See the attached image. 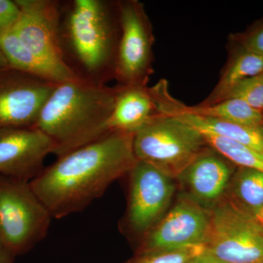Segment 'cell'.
<instances>
[{
    "label": "cell",
    "mask_w": 263,
    "mask_h": 263,
    "mask_svg": "<svg viewBox=\"0 0 263 263\" xmlns=\"http://www.w3.org/2000/svg\"><path fill=\"white\" fill-rule=\"evenodd\" d=\"M263 74V73H262Z\"/></svg>",
    "instance_id": "83f0119b"
},
{
    "label": "cell",
    "mask_w": 263,
    "mask_h": 263,
    "mask_svg": "<svg viewBox=\"0 0 263 263\" xmlns=\"http://www.w3.org/2000/svg\"><path fill=\"white\" fill-rule=\"evenodd\" d=\"M53 151L50 138L34 126L0 129V175L30 182Z\"/></svg>",
    "instance_id": "7c38bea8"
},
{
    "label": "cell",
    "mask_w": 263,
    "mask_h": 263,
    "mask_svg": "<svg viewBox=\"0 0 263 263\" xmlns=\"http://www.w3.org/2000/svg\"><path fill=\"white\" fill-rule=\"evenodd\" d=\"M208 146L200 131L178 118L160 114L136 131L133 138L137 160L151 164L174 179Z\"/></svg>",
    "instance_id": "277c9868"
},
{
    "label": "cell",
    "mask_w": 263,
    "mask_h": 263,
    "mask_svg": "<svg viewBox=\"0 0 263 263\" xmlns=\"http://www.w3.org/2000/svg\"><path fill=\"white\" fill-rule=\"evenodd\" d=\"M120 32L118 1L61 2L60 47L66 65L81 80L107 85L114 79Z\"/></svg>",
    "instance_id": "7a4b0ae2"
},
{
    "label": "cell",
    "mask_w": 263,
    "mask_h": 263,
    "mask_svg": "<svg viewBox=\"0 0 263 263\" xmlns=\"http://www.w3.org/2000/svg\"><path fill=\"white\" fill-rule=\"evenodd\" d=\"M233 163L208 146L190 165L179 179L193 199L202 207L215 205L229 186L233 176Z\"/></svg>",
    "instance_id": "4fadbf2b"
},
{
    "label": "cell",
    "mask_w": 263,
    "mask_h": 263,
    "mask_svg": "<svg viewBox=\"0 0 263 263\" xmlns=\"http://www.w3.org/2000/svg\"><path fill=\"white\" fill-rule=\"evenodd\" d=\"M52 219L30 182L0 175V238L15 256L44 239Z\"/></svg>",
    "instance_id": "5b68a950"
},
{
    "label": "cell",
    "mask_w": 263,
    "mask_h": 263,
    "mask_svg": "<svg viewBox=\"0 0 263 263\" xmlns=\"http://www.w3.org/2000/svg\"><path fill=\"white\" fill-rule=\"evenodd\" d=\"M120 37L114 67L117 86H147L153 74V28L144 5L138 0L118 1Z\"/></svg>",
    "instance_id": "52a82bcc"
},
{
    "label": "cell",
    "mask_w": 263,
    "mask_h": 263,
    "mask_svg": "<svg viewBox=\"0 0 263 263\" xmlns=\"http://www.w3.org/2000/svg\"><path fill=\"white\" fill-rule=\"evenodd\" d=\"M20 13L16 2L0 0V37L13 29L18 22Z\"/></svg>",
    "instance_id": "7402d4cb"
},
{
    "label": "cell",
    "mask_w": 263,
    "mask_h": 263,
    "mask_svg": "<svg viewBox=\"0 0 263 263\" xmlns=\"http://www.w3.org/2000/svg\"><path fill=\"white\" fill-rule=\"evenodd\" d=\"M230 184L232 201L257 218L263 208V172L238 167Z\"/></svg>",
    "instance_id": "ac0fdd59"
},
{
    "label": "cell",
    "mask_w": 263,
    "mask_h": 263,
    "mask_svg": "<svg viewBox=\"0 0 263 263\" xmlns=\"http://www.w3.org/2000/svg\"><path fill=\"white\" fill-rule=\"evenodd\" d=\"M113 110L106 124L107 133H135L158 114L148 86H117Z\"/></svg>",
    "instance_id": "5bb4252c"
},
{
    "label": "cell",
    "mask_w": 263,
    "mask_h": 263,
    "mask_svg": "<svg viewBox=\"0 0 263 263\" xmlns=\"http://www.w3.org/2000/svg\"><path fill=\"white\" fill-rule=\"evenodd\" d=\"M57 84L11 68L0 70V129L35 126Z\"/></svg>",
    "instance_id": "8fae6325"
},
{
    "label": "cell",
    "mask_w": 263,
    "mask_h": 263,
    "mask_svg": "<svg viewBox=\"0 0 263 263\" xmlns=\"http://www.w3.org/2000/svg\"><path fill=\"white\" fill-rule=\"evenodd\" d=\"M170 102L176 108L200 117L212 118L248 127H263V112L238 99H228L210 105L190 106L168 93Z\"/></svg>",
    "instance_id": "9a60e30c"
},
{
    "label": "cell",
    "mask_w": 263,
    "mask_h": 263,
    "mask_svg": "<svg viewBox=\"0 0 263 263\" xmlns=\"http://www.w3.org/2000/svg\"><path fill=\"white\" fill-rule=\"evenodd\" d=\"M208 146L216 151L238 167H247L263 172V153L242 143L215 135L202 133Z\"/></svg>",
    "instance_id": "d6986e66"
},
{
    "label": "cell",
    "mask_w": 263,
    "mask_h": 263,
    "mask_svg": "<svg viewBox=\"0 0 263 263\" xmlns=\"http://www.w3.org/2000/svg\"><path fill=\"white\" fill-rule=\"evenodd\" d=\"M257 219H258L259 222L263 226V208L261 212H259V214L257 216Z\"/></svg>",
    "instance_id": "4316f807"
},
{
    "label": "cell",
    "mask_w": 263,
    "mask_h": 263,
    "mask_svg": "<svg viewBox=\"0 0 263 263\" xmlns=\"http://www.w3.org/2000/svg\"><path fill=\"white\" fill-rule=\"evenodd\" d=\"M134 133L113 132L57 157L30 181L53 219L82 212L137 162Z\"/></svg>",
    "instance_id": "6da1fadb"
},
{
    "label": "cell",
    "mask_w": 263,
    "mask_h": 263,
    "mask_svg": "<svg viewBox=\"0 0 263 263\" xmlns=\"http://www.w3.org/2000/svg\"><path fill=\"white\" fill-rule=\"evenodd\" d=\"M205 246L167 249L139 253L138 257L129 263H188L195 256L201 253Z\"/></svg>",
    "instance_id": "ffe728a7"
},
{
    "label": "cell",
    "mask_w": 263,
    "mask_h": 263,
    "mask_svg": "<svg viewBox=\"0 0 263 263\" xmlns=\"http://www.w3.org/2000/svg\"><path fill=\"white\" fill-rule=\"evenodd\" d=\"M210 218L205 208L190 197H182L143 237L140 253L205 246Z\"/></svg>",
    "instance_id": "30bf717a"
},
{
    "label": "cell",
    "mask_w": 263,
    "mask_h": 263,
    "mask_svg": "<svg viewBox=\"0 0 263 263\" xmlns=\"http://www.w3.org/2000/svg\"><path fill=\"white\" fill-rule=\"evenodd\" d=\"M205 249L227 263H263V226L232 200L210 212Z\"/></svg>",
    "instance_id": "8992f818"
},
{
    "label": "cell",
    "mask_w": 263,
    "mask_h": 263,
    "mask_svg": "<svg viewBox=\"0 0 263 263\" xmlns=\"http://www.w3.org/2000/svg\"><path fill=\"white\" fill-rule=\"evenodd\" d=\"M241 46L247 51L263 55V27L243 37Z\"/></svg>",
    "instance_id": "603a6c76"
},
{
    "label": "cell",
    "mask_w": 263,
    "mask_h": 263,
    "mask_svg": "<svg viewBox=\"0 0 263 263\" xmlns=\"http://www.w3.org/2000/svg\"><path fill=\"white\" fill-rule=\"evenodd\" d=\"M117 92V86L81 79L57 84L34 127L50 138L53 155L61 157L108 133Z\"/></svg>",
    "instance_id": "3957f363"
},
{
    "label": "cell",
    "mask_w": 263,
    "mask_h": 263,
    "mask_svg": "<svg viewBox=\"0 0 263 263\" xmlns=\"http://www.w3.org/2000/svg\"><path fill=\"white\" fill-rule=\"evenodd\" d=\"M20 8L14 31L19 41L60 76L62 82L79 79L66 65L60 43V5L57 0H15Z\"/></svg>",
    "instance_id": "ba28073f"
},
{
    "label": "cell",
    "mask_w": 263,
    "mask_h": 263,
    "mask_svg": "<svg viewBox=\"0 0 263 263\" xmlns=\"http://www.w3.org/2000/svg\"><path fill=\"white\" fill-rule=\"evenodd\" d=\"M10 68L9 63L6 57L0 48V70H5V69Z\"/></svg>",
    "instance_id": "484cf974"
},
{
    "label": "cell",
    "mask_w": 263,
    "mask_h": 263,
    "mask_svg": "<svg viewBox=\"0 0 263 263\" xmlns=\"http://www.w3.org/2000/svg\"><path fill=\"white\" fill-rule=\"evenodd\" d=\"M125 227L141 240L160 220L175 192L174 179L146 162L137 161L129 171Z\"/></svg>",
    "instance_id": "9c48e42d"
},
{
    "label": "cell",
    "mask_w": 263,
    "mask_h": 263,
    "mask_svg": "<svg viewBox=\"0 0 263 263\" xmlns=\"http://www.w3.org/2000/svg\"><path fill=\"white\" fill-rule=\"evenodd\" d=\"M188 263H227L210 253L206 249L201 253L195 256Z\"/></svg>",
    "instance_id": "cb8c5ba5"
},
{
    "label": "cell",
    "mask_w": 263,
    "mask_h": 263,
    "mask_svg": "<svg viewBox=\"0 0 263 263\" xmlns=\"http://www.w3.org/2000/svg\"><path fill=\"white\" fill-rule=\"evenodd\" d=\"M263 73V55L240 48L230 56L212 93L200 105H210L222 101L230 90L245 79Z\"/></svg>",
    "instance_id": "2e32d148"
},
{
    "label": "cell",
    "mask_w": 263,
    "mask_h": 263,
    "mask_svg": "<svg viewBox=\"0 0 263 263\" xmlns=\"http://www.w3.org/2000/svg\"><path fill=\"white\" fill-rule=\"evenodd\" d=\"M228 99L242 100L256 110L263 112V74L245 79L235 85L223 100Z\"/></svg>",
    "instance_id": "44dd1931"
},
{
    "label": "cell",
    "mask_w": 263,
    "mask_h": 263,
    "mask_svg": "<svg viewBox=\"0 0 263 263\" xmlns=\"http://www.w3.org/2000/svg\"><path fill=\"white\" fill-rule=\"evenodd\" d=\"M15 257L0 238V263H13Z\"/></svg>",
    "instance_id": "d4e9b609"
},
{
    "label": "cell",
    "mask_w": 263,
    "mask_h": 263,
    "mask_svg": "<svg viewBox=\"0 0 263 263\" xmlns=\"http://www.w3.org/2000/svg\"><path fill=\"white\" fill-rule=\"evenodd\" d=\"M0 48L8 60L10 68L55 84L62 83L53 69L24 47L13 29L0 37Z\"/></svg>",
    "instance_id": "e0dca14e"
}]
</instances>
